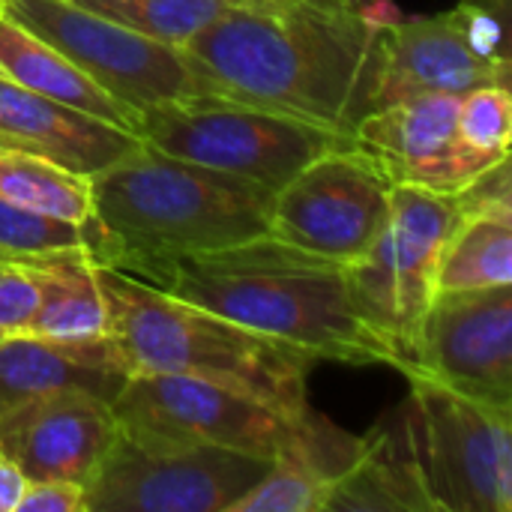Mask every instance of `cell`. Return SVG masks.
Instances as JSON below:
<instances>
[{"mask_svg":"<svg viewBox=\"0 0 512 512\" xmlns=\"http://www.w3.org/2000/svg\"><path fill=\"white\" fill-rule=\"evenodd\" d=\"M120 432L165 444H207L273 459L294 417L240 390L168 372H132L111 399Z\"/></svg>","mask_w":512,"mask_h":512,"instance_id":"cell-11","label":"cell"},{"mask_svg":"<svg viewBox=\"0 0 512 512\" xmlns=\"http://www.w3.org/2000/svg\"><path fill=\"white\" fill-rule=\"evenodd\" d=\"M3 12L60 48L138 114L162 102L210 93L180 45L159 42L75 0H6Z\"/></svg>","mask_w":512,"mask_h":512,"instance_id":"cell-9","label":"cell"},{"mask_svg":"<svg viewBox=\"0 0 512 512\" xmlns=\"http://www.w3.org/2000/svg\"><path fill=\"white\" fill-rule=\"evenodd\" d=\"M459 132L462 138L495 156L507 159L510 156L512 135V96L510 87L492 84V87H477L459 96Z\"/></svg>","mask_w":512,"mask_h":512,"instance_id":"cell-26","label":"cell"},{"mask_svg":"<svg viewBox=\"0 0 512 512\" xmlns=\"http://www.w3.org/2000/svg\"><path fill=\"white\" fill-rule=\"evenodd\" d=\"M39 306V285L27 264L0 261V330L27 333Z\"/></svg>","mask_w":512,"mask_h":512,"instance_id":"cell-27","label":"cell"},{"mask_svg":"<svg viewBox=\"0 0 512 512\" xmlns=\"http://www.w3.org/2000/svg\"><path fill=\"white\" fill-rule=\"evenodd\" d=\"M84 495V486L75 483H27L18 512H84Z\"/></svg>","mask_w":512,"mask_h":512,"instance_id":"cell-28","label":"cell"},{"mask_svg":"<svg viewBox=\"0 0 512 512\" xmlns=\"http://www.w3.org/2000/svg\"><path fill=\"white\" fill-rule=\"evenodd\" d=\"M390 0H252L183 45L210 93L342 135L375 111Z\"/></svg>","mask_w":512,"mask_h":512,"instance_id":"cell-1","label":"cell"},{"mask_svg":"<svg viewBox=\"0 0 512 512\" xmlns=\"http://www.w3.org/2000/svg\"><path fill=\"white\" fill-rule=\"evenodd\" d=\"M465 219L459 195L393 186L390 219L366 255L348 264L354 306L390 348L393 369L414 357L423 315L438 294L441 255Z\"/></svg>","mask_w":512,"mask_h":512,"instance_id":"cell-6","label":"cell"},{"mask_svg":"<svg viewBox=\"0 0 512 512\" xmlns=\"http://www.w3.org/2000/svg\"><path fill=\"white\" fill-rule=\"evenodd\" d=\"M0 198L75 225L93 222V186L54 159L0 147Z\"/></svg>","mask_w":512,"mask_h":512,"instance_id":"cell-22","label":"cell"},{"mask_svg":"<svg viewBox=\"0 0 512 512\" xmlns=\"http://www.w3.org/2000/svg\"><path fill=\"white\" fill-rule=\"evenodd\" d=\"M108 303V336L132 372H168L213 381L300 414L312 354L192 306L135 276L96 264Z\"/></svg>","mask_w":512,"mask_h":512,"instance_id":"cell-4","label":"cell"},{"mask_svg":"<svg viewBox=\"0 0 512 512\" xmlns=\"http://www.w3.org/2000/svg\"><path fill=\"white\" fill-rule=\"evenodd\" d=\"M363 438L339 429L309 405L294 417L267 474L231 512H324L327 498L357 465Z\"/></svg>","mask_w":512,"mask_h":512,"instance_id":"cell-16","label":"cell"},{"mask_svg":"<svg viewBox=\"0 0 512 512\" xmlns=\"http://www.w3.org/2000/svg\"><path fill=\"white\" fill-rule=\"evenodd\" d=\"M147 285L294 345L315 360L393 366L390 348L354 306L348 264L273 234L174 258Z\"/></svg>","mask_w":512,"mask_h":512,"instance_id":"cell-2","label":"cell"},{"mask_svg":"<svg viewBox=\"0 0 512 512\" xmlns=\"http://www.w3.org/2000/svg\"><path fill=\"white\" fill-rule=\"evenodd\" d=\"M0 147L36 153L93 177L141 147V138L51 102L0 72Z\"/></svg>","mask_w":512,"mask_h":512,"instance_id":"cell-17","label":"cell"},{"mask_svg":"<svg viewBox=\"0 0 512 512\" xmlns=\"http://www.w3.org/2000/svg\"><path fill=\"white\" fill-rule=\"evenodd\" d=\"M3 3H6V0H0V15H3Z\"/></svg>","mask_w":512,"mask_h":512,"instance_id":"cell-31","label":"cell"},{"mask_svg":"<svg viewBox=\"0 0 512 512\" xmlns=\"http://www.w3.org/2000/svg\"><path fill=\"white\" fill-rule=\"evenodd\" d=\"M24 489L27 477L6 456H0V512H18Z\"/></svg>","mask_w":512,"mask_h":512,"instance_id":"cell-29","label":"cell"},{"mask_svg":"<svg viewBox=\"0 0 512 512\" xmlns=\"http://www.w3.org/2000/svg\"><path fill=\"white\" fill-rule=\"evenodd\" d=\"M399 372L512 405V285L438 291L423 315L414 357Z\"/></svg>","mask_w":512,"mask_h":512,"instance_id":"cell-13","label":"cell"},{"mask_svg":"<svg viewBox=\"0 0 512 512\" xmlns=\"http://www.w3.org/2000/svg\"><path fill=\"white\" fill-rule=\"evenodd\" d=\"M393 183L357 147L330 150L273 192L270 231L312 255L351 264L390 219Z\"/></svg>","mask_w":512,"mask_h":512,"instance_id":"cell-12","label":"cell"},{"mask_svg":"<svg viewBox=\"0 0 512 512\" xmlns=\"http://www.w3.org/2000/svg\"><path fill=\"white\" fill-rule=\"evenodd\" d=\"M507 9L462 0L435 15H399L384 36L375 108L411 96H465L477 87H510Z\"/></svg>","mask_w":512,"mask_h":512,"instance_id":"cell-10","label":"cell"},{"mask_svg":"<svg viewBox=\"0 0 512 512\" xmlns=\"http://www.w3.org/2000/svg\"><path fill=\"white\" fill-rule=\"evenodd\" d=\"M141 141L273 192L312 159L354 144L351 135L222 93H195L147 108Z\"/></svg>","mask_w":512,"mask_h":512,"instance_id":"cell-5","label":"cell"},{"mask_svg":"<svg viewBox=\"0 0 512 512\" xmlns=\"http://www.w3.org/2000/svg\"><path fill=\"white\" fill-rule=\"evenodd\" d=\"M456 117L459 96H411L369 111L351 138L393 186L459 195L504 159L471 147Z\"/></svg>","mask_w":512,"mask_h":512,"instance_id":"cell-14","label":"cell"},{"mask_svg":"<svg viewBox=\"0 0 512 512\" xmlns=\"http://www.w3.org/2000/svg\"><path fill=\"white\" fill-rule=\"evenodd\" d=\"M512 285V219L465 216L438 267V291Z\"/></svg>","mask_w":512,"mask_h":512,"instance_id":"cell-23","label":"cell"},{"mask_svg":"<svg viewBox=\"0 0 512 512\" xmlns=\"http://www.w3.org/2000/svg\"><path fill=\"white\" fill-rule=\"evenodd\" d=\"M132 375L111 336L57 339L6 333L0 339V411L51 390H87L114 399Z\"/></svg>","mask_w":512,"mask_h":512,"instance_id":"cell-18","label":"cell"},{"mask_svg":"<svg viewBox=\"0 0 512 512\" xmlns=\"http://www.w3.org/2000/svg\"><path fill=\"white\" fill-rule=\"evenodd\" d=\"M3 336H6V333H3V330H0V339H3Z\"/></svg>","mask_w":512,"mask_h":512,"instance_id":"cell-32","label":"cell"},{"mask_svg":"<svg viewBox=\"0 0 512 512\" xmlns=\"http://www.w3.org/2000/svg\"><path fill=\"white\" fill-rule=\"evenodd\" d=\"M27 267L39 285V306L27 333L57 339L108 336V303L87 252H60Z\"/></svg>","mask_w":512,"mask_h":512,"instance_id":"cell-21","label":"cell"},{"mask_svg":"<svg viewBox=\"0 0 512 512\" xmlns=\"http://www.w3.org/2000/svg\"><path fill=\"white\" fill-rule=\"evenodd\" d=\"M366 510L432 512L402 408L363 438L357 465L333 489L324 507V512Z\"/></svg>","mask_w":512,"mask_h":512,"instance_id":"cell-20","label":"cell"},{"mask_svg":"<svg viewBox=\"0 0 512 512\" xmlns=\"http://www.w3.org/2000/svg\"><path fill=\"white\" fill-rule=\"evenodd\" d=\"M402 405L432 512L512 510V405L405 375Z\"/></svg>","mask_w":512,"mask_h":512,"instance_id":"cell-7","label":"cell"},{"mask_svg":"<svg viewBox=\"0 0 512 512\" xmlns=\"http://www.w3.org/2000/svg\"><path fill=\"white\" fill-rule=\"evenodd\" d=\"M117 417L108 399L87 390H51L0 411V456L27 483L90 486L117 441Z\"/></svg>","mask_w":512,"mask_h":512,"instance_id":"cell-15","label":"cell"},{"mask_svg":"<svg viewBox=\"0 0 512 512\" xmlns=\"http://www.w3.org/2000/svg\"><path fill=\"white\" fill-rule=\"evenodd\" d=\"M96 246V222L75 225L0 198V261L30 264L60 252H87L90 258H96Z\"/></svg>","mask_w":512,"mask_h":512,"instance_id":"cell-25","label":"cell"},{"mask_svg":"<svg viewBox=\"0 0 512 512\" xmlns=\"http://www.w3.org/2000/svg\"><path fill=\"white\" fill-rule=\"evenodd\" d=\"M111 21L129 24L159 42L186 45L201 30L252 0H75Z\"/></svg>","mask_w":512,"mask_h":512,"instance_id":"cell-24","label":"cell"},{"mask_svg":"<svg viewBox=\"0 0 512 512\" xmlns=\"http://www.w3.org/2000/svg\"><path fill=\"white\" fill-rule=\"evenodd\" d=\"M0 72L51 102L141 138V114L135 108L111 96L60 48L6 12L0 15Z\"/></svg>","mask_w":512,"mask_h":512,"instance_id":"cell-19","label":"cell"},{"mask_svg":"<svg viewBox=\"0 0 512 512\" xmlns=\"http://www.w3.org/2000/svg\"><path fill=\"white\" fill-rule=\"evenodd\" d=\"M270 462L225 447L165 444L117 432L84 489V512H231Z\"/></svg>","mask_w":512,"mask_h":512,"instance_id":"cell-8","label":"cell"},{"mask_svg":"<svg viewBox=\"0 0 512 512\" xmlns=\"http://www.w3.org/2000/svg\"><path fill=\"white\" fill-rule=\"evenodd\" d=\"M474 3H486V6H495V9H507L510 12V0H474Z\"/></svg>","mask_w":512,"mask_h":512,"instance_id":"cell-30","label":"cell"},{"mask_svg":"<svg viewBox=\"0 0 512 512\" xmlns=\"http://www.w3.org/2000/svg\"><path fill=\"white\" fill-rule=\"evenodd\" d=\"M96 264L150 282L168 261L270 231L273 189L156 147H135L90 177Z\"/></svg>","mask_w":512,"mask_h":512,"instance_id":"cell-3","label":"cell"}]
</instances>
